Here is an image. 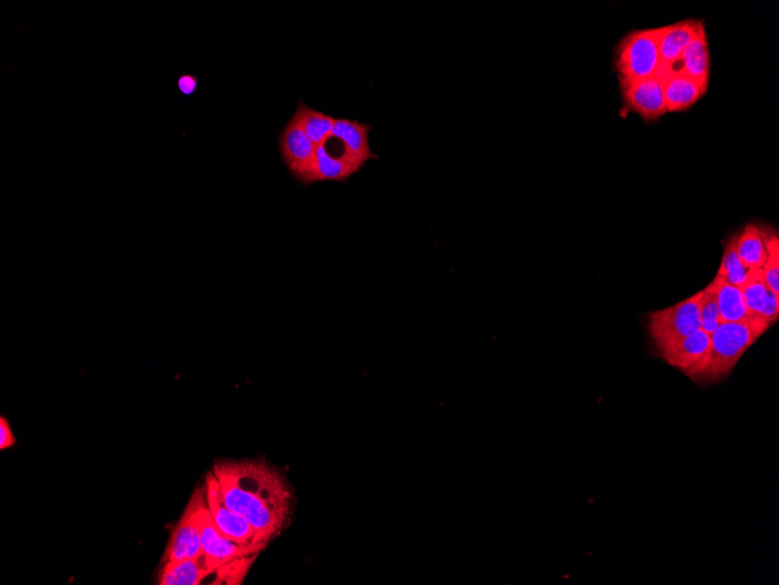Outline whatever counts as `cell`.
<instances>
[{"label": "cell", "instance_id": "6da1fadb", "mask_svg": "<svg viewBox=\"0 0 779 585\" xmlns=\"http://www.w3.org/2000/svg\"><path fill=\"white\" fill-rule=\"evenodd\" d=\"M773 325L761 317H749L738 323H721L711 334L710 345L703 358L685 375L700 386L724 380L749 348Z\"/></svg>", "mask_w": 779, "mask_h": 585}, {"label": "cell", "instance_id": "7a4b0ae2", "mask_svg": "<svg viewBox=\"0 0 779 585\" xmlns=\"http://www.w3.org/2000/svg\"><path fill=\"white\" fill-rule=\"evenodd\" d=\"M214 471L223 473L234 482L264 501L284 517L293 520L297 510V494L284 470L266 461H223L214 465Z\"/></svg>", "mask_w": 779, "mask_h": 585}, {"label": "cell", "instance_id": "3957f363", "mask_svg": "<svg viewBox=\"0 0 779 585\" xmlns=\"http://www.w3.org/2000/svg\"><path fill=\"white\" fill-rule=\"evenodd\" d=\"M664 26L631 31L615 47L614 66L619 80L635 81L651 78L661 71L659 40Z\"/></svg>", "mask_w": 779, "mask_h": 585}, {"label": "cell", "instance_id": "277c9868", "mask_svg": "<svg viewBox=\"0 0 779 585\" xmlns=\"http://www.w3.org/2000/svg\"><path fill=\"white\" fill-rule=\"evenodd\" d=\"M701 291L669 308L649 313L647 329L657 351L700 330Z\"/></svg>", "mask_w": 779, "mask_h": 585}, {"label": "cell", "instance_id": "5b68a950", "mask_svg": "<svg viewBox=\"0 0 779 585\" xmlns=\"http://www.w3.org/2000/svg\"><path fill=\"white\" fill-rule=\"evenodd\" d=\"M207 506L206 486L196 489L178 524L175 525L163 559L177 562L203 555L201 542L202 512Z\"/></svg>", "mask_w": 779, "mask_h": 585}, {"label": "cell", "instance_id": "8992f818", "mask_svg": "<svg viewBox=\"0 0 779 585\" xmlns=\"http://www.w3.org/2000/svg\"><path fill=\"white\" fill-rule=\"evenodd\" d=\"M201 542L209 574L216 573L217 570L235 560L257 555L266 547V545L242 546L226 538L215 525L208 506L202 512Z\"/></svg>", "mask_w": 779, "mask_h": 585}, {"label": "cell", "instance_id": "52a82bcc", "mask_svg": "<svg viewBox=\"0 0 779 585\" xmlns=\"http://www.w3.org/2000/svg\"><path fill=\"white\" fill-rule=\"evenodd\" d=\"M205 486L208 510L220 532L238 545H254L252 543L255 538L254 528L247 519L231 511L227 506L214 472L208 473Z\"/></svg>", "mask_w": 779, "mask_h": 585}, {"label": "cell", "instance_id": "ba28073f", "mask_svg": "<svg viewBox=\"0 0 779 585\" xmlns=\"http://www.w3.org/2000/svg\"><path fill=\"white\" fill-rule=\"evenodd\" d=\"M624 106L642 116L645 121H656L666 110L664 86L661 76L626 81L619 80Z\"/></svg>", "mask_w": 779, "mask_h": 585}, {"label": "cell", "instance_id": "9c48e42d", "mask_svg": "<svg viewBox=\"0 0 779 585\" xmlns=\"http://www.w3.org/2000/svg\"><path fill=\"white\" fill-rule=\"evenodd\" d=\"M280 149L286 166L294 176L305 184H312L317 146L306 136L294 116L280 136Z\"/></svg>", "mask_w": 779, "mask_h": 585}, {"label": "cell", "instance_id": "30bf717a", "mask_svg": "<svg viewBox=\"0 0 779 585\" xmlns=\"http://www.w3.org/2000/svg\"><path fill=\"white\" fill-rule=\"evenodd\" d=\"M664 71L682 72L689 75L707 92L708 85H710L711 53L705 25L701 20L691 43L687 45L676 64L661 72Z\"/></svg>", "mask_w": 779, "mask_h": 585}, {"label": "cell", "instance_id": "8fae6325", "mask_svg": "<svg viewBox=\"0 0 779 585\" xmlns=\"http://www.w3.org/2000/svg\"><path fill=\"white\" fill-rule=\"evenodd\" d=\"M747 310L750 316L761 317L776 323L779 318V295L771 290L762 275L761 269H750L745 284L742 285Z\"/></svg>", "mask_w": 779, "mask_h": 585}, {"label": "cell", "instance_id": "7c38bea8", "mask_svg": "<svg viewBox=\"0 0 779 585\" xmlns=\"http://www.w3.org/2000/svg\"><path fill=\"white\" fill-rule=\"evenodd\" d=\"M658 75L663 80L668 113L690 109L707 93L696 80L682 72L664 71Z\"/></svg>", "mask_w": 779, "mask_h": 585}, {"label": "cell", "instance_id": "4fadbf2b", "mask_svg": "<svg viewBox=\"0 0 779 585\" xmlns=\"http://www.w3.org/2000/svg\"><path fill=\"white\" fill-rule=\"evenodd\" d=\"M710 339V334L699 330L691 334V336L658 351L659 357L666 364L685 374L703 358L708 345H710Z\"/></svg>", "mask_w": 779, "mask_h": 585}, {"label": "cell", "instance_id": "5bb4252c", "mask_svg": "<svg viewBox=\"0 0 779 585\" xmlns=\"http://www.w3.org/2000/svg\"><path fill=\"white\" fill-rule=\"evenodd\" d=\"M700 20L686 19L682 22L664 26V32L659 40V55H661V71L676 64L687 45L691 43L698 30ZM659 71V72H661Z\"/></svg>", "mask_w": 779, "mask_h": 585}, {"label": "cell", "instance_id": "9a60e30c", "mask_svg": "<svg viewBox=\"0 0 779 585\" xmlns=\"http://www.w3.org/2000/svg\"><path fill=\"white\" fill-rule=\"evenodd\" d=\"M369 131L370 127L367 124L349 120H335L331 137L339 138L345 144L349 155L363 166L371 158H376L370 149Z\"/></svg>", "mask_w": 779, "mask_h": 585}, {"label": "cell", "instance_id": "2e32d148", "mask_svg": "<svg viewBox=\"0 0 779 585\" xmlns=\"http://www.w3.org/2000/svg\"><path fill=\"white\" fill-rule=\"evenodd\" d=\"M209 575L205 554L198 559L164 562L159 571V585H199Z\"/></svg>", "mask_w": 779, "mask_h": 585}, {"label": "cell", "instance_id": "e0dca14e", "mask_svg": "<svg viewBox=\"0 0 779 585\" xmlns=\"http://www.w3.org/2000/svg\"><path fill=\"white\" fill-rule=\"evenodd\" d=\"M717 295L721 323H738L749 317L742 290L717 275L712 281Z\"/></svg>", "mask_w": 779, "mask_h": 585}, {"label": "cell", "instance_id": "ac0fdd59", "mask_svg": "<svg viewBox=\"0 0 779 585\" xmlns=\"http://www.w3.org/2000/svg\"><path fill=\"white\" fill-rule=\"evenodd\" d=\"M361 165L348 155L332 157L326 144L318 146L315 153L313 183L315 181H345L359 172Z\"/></svg>", "mask_w": 779, "mask_h": 585}, {"label": "cell", "instance_id": "d6986e66", "mask_svg": "<svg viewBox=\"0 0 779 585\" xmlns=\"http://www.w3.org/2000/svg\"><path fill=\"white\" fill-rule=\"evenodd\" d=\"M736 252H738L743 266L748 269H762L768 254L760 225L748 222L745 228L738 233Z\"/></svg>", "mask_w": 779, "mask_h": 585}, {"label": "cell", "instance_id": "ffe728a7", "mask_svg": "<svg viewBox=\"0 0 779 585\" xmlns=\"http://www.w3.org/2000/svg\"><path fill=\"white\" fill-rule=\"evenodd\" d=\"M310 141L317 146L326 144L328 138L332 136V130L335 124V118L328 116L320 111L314 110L303 102L299 103L297 113L294 114Z\"/></svg>", "mask_w": 779, "mask_h": 585}, {"label": "cell", "instance_id": "44dd1931", "mask_svg": "<svg viewBox=\"0 0 779 585\" xmlns=\"http://www.w3.org/2000/svg\"><path fill=\"white\" fill-rule=\"evenodd\" d=\"M736 239H738V234L731 236L725 243L724 255H722L717 275L725 278L727 282L736 285V287L742 288L750 269L743 266L738 252H736Z\"/></svg>", "mask_w": 779, "mask_h": 585}, {"label": "cell", "instance_id": "7402d4cb", "mask_svg": "<svg viewBox=\"0 0 779 585\" xmlns=\"http://www.w3.org/2000/svg\"><path fill=\"white\" fill-rule=\"evenodd\" d=\"M764 242H766L767 261L762 267L764 282L779 295V239L777 232L769 226H761Z\"/></svg>", "mask_w": 779, "mask_h": 585}, {"label": "cell", "instance_id": "603a6c76", "mask_svg": "<svg viewBox=\"0 0 779 585\" xmlns=\"http://www.w3.org/2000/svg\"><path fill=\"white\" fill-rule=\"evenodd\" d=\"M700 318V330L710 334V336L721 324L717 295H715L712 282L701 291Z\"/></svg>", "mask_w": 779, "mask_h": 585}, {"label": "cell", "instance_id": "cb8c5ba5", "mask_svg": "<svg viewBox=\"0 0 779 585\" xmlns=\"http://www.w3.org/2000/svg\"><path fill=\"white\" fill-rule=\"evenodd\" d=\"M17 440L14 437L9 421L4 416L0 417V450H6L14 447Z\"/></svg>", "mask_w": 779, "mask_h": 585}, {"label": "cell", "instance_id": "d4e9b609", "mask_svg": "<svg viewBox=\"0 0 779 585\" xmlns=\"http://www.w3.org/2000/svg\"><path fill=\"white\" fill-rule=\"evenodd\" d=\"M178 87L182 94L191 96L196 92V88H198V79H196V76L194 75H181L178 80Z\"/></svg>", "mask_w": 779, "mask_h": 585}]
</instances>
